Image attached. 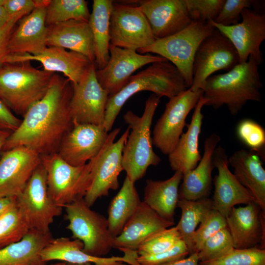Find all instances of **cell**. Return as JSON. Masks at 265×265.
<instances>
[{
  "label": "cell",
  "mask_w": 265,
  "mask_h": 265,
  "mask_svg": "<svg viewBox=\"0 0 265 265\" xmlns=\"http://www.w3.org/2000/svg\"><path fill=\"white\" fill-rule=\"evenodd\" d=\"M72 92L71 82L55 73L46 94L28 109L1 152L23 146L41 156L57 153L73 125L69 107Z\"/></svg>",
  "instance_id": "6da1fadb"
},
{
  "label": "cell",
  "mask_w": 265,
  "mask_h": 265,
  "mask_svg": "<svg viewBox=\"0 0 265 265\" xmlns=\"http://www.w3.org/2000/svg\"><path fill=\"white\" fill-rule=\"evenodd\" d=\"M260 64L252 56L239 63L227 73L211 76L202 87L206 106L217 109L226 106L231 114H238L249 101H261L263 83Z\"/></svg>",
  "instance_id": "7a4b0ae2"
},
{
  "label": "cell",
  "mask_w": 265,
  "mask_h": 265,
  "mask_svg": "<svg viewBox=\"0 0 265 265\" xmlns=\"http://www.w3.org/2000/svg\"><path fill=\"white\" fill-rule=\"evenodd\" d=\"M188 88L178 69L168 61L157 62L132 75L128 83L117 93L108 96L104 127L109 132L122 106L135 94L149 91L169 99Z\"/></svg>",
  "instance_id": "3957f363"
},
{
  "label": "cell",
  "mask_w": 265,
  "mask_h": 265,
  "mask_svg": "<svg viewBox=\"0 0 265 265\" xmlns=\"http://www.w3.org/2000/svg\"><path fill=\"white\" fill-rule=\"evenodd\" d=\"M54 74L33 67L30 61L4 63L0 66V100L23 117L46 94Z\"/></svg>",
  "instance_id": "277c9868"
},
{
  "label": "cell",
  "mask_w": 265,
  "mask_h": 265,
  "mask_svg": "<svg viewBox=\"0 0 265 265\" xmlns=\"http://www.w3.org/2000/svg\"><path fill=\"white\" fill-rule=\"evenodd\" d=\"M160 98L154 93L150 95L145 102L141 116L131 110L123 116L130 131L123 148L122 165L126 177L134 183L145 175L150 166H156L161 161L160 158L153 150L151 132Z\"/></svg>",
  "instance_id": "5b68a950"
},
{
  "label": "cell",
  "mask_w": 265,
  "mask_h": 265,
  "mask_svg": "<svg viewBox=\"0 0 265 265\" xmlns=\"http://www.w3.org/2000/svg\"><path fill=\"white\" fill-rule=\"evenodd\" d=\"M215 27L209 22L192 21L185 28L139 50L141 54L154 53L165 58L179 71L189 88L192 83V68L197 49Z\"/></svg>",
  "instance_id": "8992f818"
},
{
  "label": "cell",
  "mask_w": 265,
  "mask_h": 265,
  "mask_svg": "<svg viewBox=\"0 0 265 265\" xmlns=\"http://www.w3.org/2000/svg\"><path fill=\"white\" fill-rule=\"evenodd\" d=\"M93 159L83 165L74 166L57 153L41 156V164L46 172L48 192L55 205L64 208L84 198L91 182Z\"/></svg>",
  "instance_id": "52a82bcc"
},
{
  "label": "cell",
  "mask_w": 265,
  "mask_h": 265,
  "mask_svg": "<svg viewBox=\"0 0 265 265\" xmlns=\"http://www.w3.org/2000/svg\"><path fill=\"white\" fill-rule=\"evenodd\" d=\"M66 228L74 239L80 240L83 250L95 257H103L113 248L114 237L111 234L106 218L92 210L83 198L65 206Z\"/></svg>",
  "instance_id": "ba28073f"
},
{
  "label": "cell",
  "mask_w": 265,
  "mask_h": 265,
  "mask_svg": "<svg viewBox=\"0 0 265 265\" xmlns=\"http://www.w3.org/2000/svg\"><path fill=\"white\" fill-rule=\"evenodd\" d=\"M120 131V128H116L109 133L104 145L93 159L91 182L83 198L90 207L99 198L108 195L110 190L119 187L118 176L123 170V150L130 129L128 127L114 142Z\"/></svg>",
  "instance_id": "9c48e42d"
},
{
  "label": "cell",
  "mask_w": 265,
  "mask_h": 265,
  "mask_svg": "<svg viewBox=\"0 0 265 265\" xmlns=\"http://www.w3.org/2000/svg\"><path fill=\"white\" fill-rule=\"evenodd\" d=\"M202 89L188 88L169 99L164 110L156 123L152 142L165 155H169L177 145L186 125V118L203 96Z\"/></svg>",
  "instance_id": "30bf717a"
},
{
  "label": "cell",
  "mask_w": 265,
  "mask_h": 265,
  "mask_svg": "<svg viewBox=\"0 0 265 265\" xmlns=\"http://www.w3.org/2000/svg\"><path fill=\"white\" fill-rule=\"evenodd\" d=\"M110 45L138 51L156 40L149 23L136 5L113 2L110 18Z\"/></svg>",
  "instance_id": "8fae6325"
},
{
  "label": "cell",
  "mask_w": 265,
  "mask_h": 265,
  "mask_svg": "<svg viewBox=\"0 0 265 265\" xmlns=\"http://www.w3.org/2000/svg\"><path fill=\"white\" fill-rule=\"evenodd\" d=\"M16 200L31 229L49 232L54 219L62 213V208L55 205L49 195L46 172L41 163Z\"/></svg>",
  "instance_id": "7c38bea8"
},
{
  "label": "cell",
  "mask_w": 265,
  "mask_h": 265,
  "mask_svg": "<svg viewBox=\"0 0 265 265\" xmlns=\"http://www.w3.org/2000/svg\"><path fill=\"white\" fill-rule=\"evenodd\" d=\"M238 63L239 56L233 45L215 28L197 49L193 63L192 83L189 88L202 89L212 74L219 70L229 71Z\"/></svg>",
  "instance_id": "4fadbf2b"
},
{
  "label": "cell",
  "mask_w": 265,
  "mask_h": 265,
  "mask_svg": "<svg viewBox=\"0 0 265 265\" xmlns=\"http://www.w3.org/2000/svg\"><path fill=\"white\" fill-rule=\"evenodd\" d=\"M92 64L81 80L72 84L70 112L73 123L103 125L109 95L101 86Z\"/></svg>",
  "instance_id": "5bb4252c"
},
{
  "label": "cell",
  "mask_w": 265,
  "mask_h": 265,
  "mask_svg": "<svg viewBox=\"0 0 265 265\" xmlns=\"http://www.w3.org/2000/svg\"><path fill=\"white\" fill-rule=\"evenodd\" d=\"M241 21L237 24L225 26L209 22L227 38L237 50L239 63L253 57L260 65L263 61L260 46L265 39V15L250 8L242 11Z\"/></svg>",
  "instance_id": "9a60e30c"
},
{
  "label": "cell",
  "mask_w": 265,
  "mask_h": 265,
  "mask_svg": "<svg viewBox=\"0 0 265 265\" xmlns=\"http://www.w3.org/2000/svg\"><path fill=\"white\" fill-rule=\"evenodd\" d=\"M109 58L106 65L96 70V78L109 96L121 90L132 74L147 64L166 61L160 56L141 54L136 51L109 45Z\"/></svg>",
  "instance_id": "2e32d148"
},
{
  "label": "cell",
  "mask_w": 265,
  "mask_h": 265,
  "mask_svg": "<svg viewBox=\"0 0 265 265\" xmlns=\"http://www.w3.org/2000/svg\"><path fill=\"white\" fill-rule=\"evenodd\" d=\"M108 135L103 125L73 123L63 138L57 153L71 165H83L97 155Z\"/></svg>",
  "instance_id": "e0dca14e"
},
{
  "label": "cell",
  "mask_w": 265,
  "mask_h": 265,
  "mask_svg": "<svg viewBox=\"0 0 265 265\" xmlns=\"http://www.w3.org/2000/svg\"><path fill=\"white\" fill-rule=\"evenodd\" d=\"M41 163V156L27 147L3 151L0 159V196L18 195Z\"/></svg>",
  "instance_id": "ac0fdd59"
},
{
  "label": "cell",
  "mask_w": 265,
  "mask_h": 265,
  "mask_svg": "<svg viewBox=\"0 0 265 265\" xmlns=\"http://www.w3.org/2000/svg\"><path fill=\"white\" fill-rule=\"evenodd\" d=\"M214 167L218 171L214 177V186L212 201L214 209L226 217L235 205L255 202L250 192L230 170L226 151L221 146H217L213 155Z\"/></svg>",
  "instance_id": "d6986e66"
},
{
  "label": "cell",
  "mask_w": 265,
  "mask_h": 265,
  "mask_svg": "<svg viewBox=\"0 0 265 265\" xmlns=\"http://www.w3.org/2000/svg\"><path fill=\"white\" fill-rule=\"evenodd\" d=\"M136 3L156 40L178 32L192 21L185 0H136Z\"/></svg>",
  "instance_id": "ffe728a7"
},
{
  "label": "cell",
  "mask_w": 265,
  "mask_h": 265,
  "mask_svg": "<svg viewBox=\"0 0 265 265\" xmlns=\"http://www.w3.org/2000/svg\"><path fill=\"white\" fill-rule=\"evenodd\" d=\"M26 61L40 62L43 70L61 73L72 84L80 82L94 63L86 56L77 52L57 47H47L37 54H10L4 63Z\"/></svg>",
  "instance_id": "44dd1931"
},
{
  "label": "cell",
  "mask_w": 265,
  "mask_h": 265,
  "mask_svg": "<svg viewBox=\"0 0 265 265\" xmlns=\"http://www.w3.org/2000/svg\"><path fill=\"white\" fill-rule=\"evenodd\" d=\"M265 215L255 202L231 209L225 218L235 248H250L261 244L265 249Z\"/></svg>",
  "instance_id": "7402d4cb"
},
{
  "label": "cell",
  "mask_w": 265,
  "mask_h": 265,
  "mask_svg": "<svg viewBox=\"0 0 265 265\" xmlns=\"http://www.w3.org/2000/svg\"><path fill=\"white\" fill-rule=\"evenodd\" d=\"M82 242L65 237L53 238L42 250L41 257L47 263L60 261L66 264H94V265H139L136 251L123 250V256L99 257L90 255L83 250Z\"/></svg>",
  "instance_id": "603a6c76"
},
{
  "label": "cell",
  "mask_w": 265,
  "mask_h": 265,
  "mask_svg": "<svg viewBox=\"0 0 265 265\" xmlns=\"http://www.w3.org/2000/svg\"><path fill=\"white\" fill-rule=\"evenodd\" d=\"M174 225V222L162 218L141 201L121 233L114 238L113 248L121 251H136L141 244L151 235Z\"/></svg>",
  "instance_id": "cb8c5ba5"
},
{
  "label": "cell",
  "mask_w": 265,
  "mask_h": 265,
  "mask_svg": "<svg viewBox=\"0 0 265 265\" xmlns=\"http://www.w3.org/2000/svg\"><path fill=\"white\" fill-rule=\"evenodd\" d=\"M47 7H36L20 20L12 33L8 43L10 54H37L47 47Z\"/></svg>",
  "instance_id": "d4e9b609"
},
{
  "label": "cell",
  "mask_w": 265,
  "mask_h": 265,
  "mask_svg": "<svg viewBox=\"0 0 265 265\" xmlns=\"http://www.w3.org/2000/svg\"><path fill=\"white\" fill-rule=\"evenodd\" d=\"M220 136L212 133L205 140L204 153L197 166L183 175L179 189V199L197 200L208 197L212 185L213 155Z\"/></svg>",
  "instance_id": "484cf974"
},
{
  "label": "cell",
  "mask_w": 265,
  "mask_h": 265,
  "mask_svg": "<svg viewBox=\"0 0 265 265\" xmlns=\"http://www.w3.org/2000/svg\"><path fill=\"white\" fill-rule=\"evenodd\" d=\"M47 27V47H57L79 53L94 63V42L89 21L70 20Z\"/></svg>",
  "instance_id": "4316f807"
},
{
  "label": "cell",
  "mask_w": 265,
  "mask_h": 265,
  "mask_svg": "<svg viewBox=\"0 0 265 265\" xmlns=\"http://www.w3.org/2000/svg\"><path fill=\"white\" fill-rule=\"evenodd\" d=\"M207 101L202 96L194 107L187 131L182 133L174 150L168 155L170 166L175 172L184 175L193 169L201 159L198 141L204 118L202 110Z\"/></svg>",
  "instance_id": "83f0119b"
},
{
  "label": "cell",
  "mask_w": 265,
  "mask_h": 265,
  "mask_svg": "<svg viewBox=\"0 0 265 265\" xmlns=\"http://www.w3.org/2000/svg\"><path fill=\"white\" fill-rule=\"evenodd\" d=\"M262 159L256 153L246 149L235 152L228 162L238 180L254 196L256 203L265 212V170Z\"/></svg>",
  "instance_id": "f1b7e54d"
},
{
  "label": "cell",
  "mask_w": 265,
  "mask_h": 265,
  "mask_svg": "<svg viewBox=\"0 0 265 265\" xmlns=\"http://www.w3.org/2000/svg\"><path fill=\"white\" fill-rule=\"evenodd\" d=\"M53 238L51 231L31 229L20 240L0 249V265H46L41 252Z\"/></svg>",
  "instance_id": "f546056e"
},
{
  "label": "cell",
  "mask_w": 265,
  "mask_h": 265,
  "mask_svg": "<svg viewBox=\"0 0 265 265\" xmlns=\"http://www.w3.org/2000/svg\"><path fill=\"white\" fill-rule=\"evenodd\" d=\"M183 176L181 172L175 171L170 178L165 180H147L142 202L162 218L174 222Z\"/></svg>",
  "instance_id": "4dcf8cb0"
},
{
  "label": "cell",
  "mask_w": 265,
  "mask_h": 265,
  "mask_svg": "<svg viewBox=\"0 0 265 265\" xmlns=\"http://www.w3.org/2000/svg\"><path fill=\"white\" fill-rule=\"evenodd\" d=\"M113 1L94 0L89 23L93 34L96 69H101L109 58L110 18Z\"/></svg>",
  "instance_id": "1f68e13d"
},
{
  "label": "cell",
  "mask_w": 265,
  "mask_h": 265,
  "mask_svg": "<svg viewBox=\"0 0 265 265\" xmlns=\"http://www.w3.org/2000/svg\"><path fill=\"white\" fill-rule=\"evenodd\" d=\"M141 202L134 183L126 177L121 189L111 200L108 209V228L114 238L121 233Z\"/></svg>",
  "instance_id": "d6a6232c"
},
{
  "label": "cell",
  "mask_w": 265,
  "mask_h": 265,
  "mask_svg": "<svg viewBox=\"0 0 265 265\" xmlns=\"http://www.w3.org/2000/svg\"><path fill=\"white\" fill-rule=\"evenodd\" d=\"M177 207L181 210V216L176 227L191 254L193 253V235L197 225L212 209V199L207 197L197 200L179 199Z\"/></svg>",
  "instance_id": "836d02e7"
},
{
  "label": "cell",
  "mask_w": 265,
  "mask_h": 265,
  "mask_svg": "<svg viewBox=\"0 0 265 265\" xmlns=\"http://www.w3.org/2000/svg\"><path fill=\"white\" fill-rule=\"evenodd\" d=\"M90 13L84 0H50L46 8L47 26L70 20L89 21Z\"/></svg>",
  "instance_id": "e575fe53"
},
{
  "label": "cell",
  "mask_w": 265,
  "mask_h": 265,
  "mask_svg": "<svg viewBox=\"0 0 265 265\" xmlns=\"http://www.w3.org/2000/svg\"><path fill=\"white\" fill-rule=\"evenodd\" d=\"M31 229L16 203L0 216V249L20 240Z\"/></svg>",
  "instance_id": "d590c367"
},
{
  "label": "cell",
  "mask_w": 265,
  "mask_h": 265,
  "mask_svg": "<svg viewBox=\"0 0 265 265\" xmlns=\"http://www.w3.org/2000/svg\"><path fill=\"white\" fill-rule=\"evenodd\" d=\"M198 265H265V249L258 247L234 248L219 258L199 262Z\"/></svg>",
  "instance_id": "8d00e7d4"
},
{
  "label": "cell",
  "mask_w": 265,
  "mask_h": 265,
  "mask_svg": "<svg viewBox=\"0 0 265 265\" xmlns=\"http://www.w3.org/2000/svg\"><path fill=\"white\" fill-rule=\"evenodd\" d=\"M182 240L176 226L159 231L151 235L139 246L136 252L138 256L157 254L165 251Z\"/></svg>",
  "instance_id": "74e56055"
},
{
  "label": "cell",
  "mask_w": 265,
  "mask_h": 265,
  "mask_svg": "<svg viewBox=\"0 0 265 265\" xmlns=\"http://www.w3.org/2000/svg\"><path fill=\"white\" fill-rule=\"evenodd\" d=\"M237 134L249 150L265 159V130L261 125L252 119H243L237 126Z\"/></svg>",
  "instance_id": "f35d334b"
},
{
  "label": "cell",
  "mask_w": 265,
  "mask_h": 265,
  "mask_svg": "<svg viewBox=\"0 0 265 265\" xmlns=\"http://www.w3.org/2000/svg\"><path fill=\"white\" fill-rule=\"evenodd\" d=\"M234 248L232 239L227 227L222 229L208 239L198 252L199 262L219 258Z\"/></svg>",
  "instance_id": "ab89813d"
},
{
  "label": "cell",
  "mask_w": 265,
  "mask_h": 265,
  "mask_svg": "<svg viewBox=\"0 0 265 265\" xmlns=\"http://www.w3.org/2000/svg\"><path fill=\"white\" fill-rule=\"evenodd\" d=\"M226 227L225 217L217 211L211 210L193 235V253L199 252L207 239Z\"/></svg>",
  "instance_id": "60d3db41"
},
{
  "label": "cell",
  "mask_w": 265,
  "mask_h": 265,
  "mask_svg": "<svg viewBox=\"0 0 265 265\" xmlns=\"http://www.w3.org/2000/svg\"><path fill=\"white\" fill-rule=\"evenodd\" d=\"M225 0H185L191 21H214Z\"/></svg>",
  "instance_id": "b9f144b4"
},
{
  "label": "cell",
  "mask_w": 265,
  "mask_h": 265,
  "mask_svg": "<svg viewBox=\"0 0 265 265\" xmlns=\"http://www.w3.org/2000/svg\"><path fill=\"white\" fill-rule=\"evenodd\" d=\"M255 2L251 0H225L215 23L225 26L234 25L241 21V14L245 8H250Z\"/></svg>",
  "instance_id": "7bdbcfd3"
},
{
  "label": "cell",
  "mask_w": 265,
  "mask_h": 265,
  "mask_svg": "<svg viewBox=\"0 0 265 265\" xmlns=\"http://www.w3.org/2000/svg\"><path fill=\"white\" fill-rule=\"evenodd\" d=\"M188 255L187 247L181 240L169 250L153 255L138 256L137 261L139 265H159L186 258Z\"/></svg>",
  "instance_id": "ee69618b"
},
{
  "label": "cell",
  "mask_w": 265,
  "mask_h": 265,
  "mask_svg": "<svg viewBox=\"0 0 265 265\" xmlns=\"http://www.w3.org/2000/svg\"><path fill=\"white\" fill-rule=\"evenodd\" d=\"M24 17L20 15L10 16L7 23L0 28V66L3 64L8 55V43L10 37L17 22Z\"/></svg>",
  "instance_id": "f6af8a7d"
},
{
  "label": "cell",
  "mask_w": 265,
  "mask_h": 265,
  "mask_svg": "<svg viewBox=\"0 0 265 265\" xmlns=\"http://www.w3.org/2000/svg\"><path fill=\"white\" fill-rule=\"evenodd\" d=\"M3 6L10 16L25 17L37 7V0H5Z\"/></svg>",
  "instance_id": "bcb514c9"
},
{
  "label": "cell",
  "mask_w": 265,
  "mask_h": 265,
  "mask_svg": "<svg viewBox=\"0 0 265 265\" xmlns=\"http://www.w3.org/2000/svg\"><path fill=\"white\" fill-rule=\"evenodd\" d=\"M21 121L0 100V129L13 132L18 128Z\"/></svg>",
  "instance_id": "7dc6e473"
},
{
  "label": "cell",
  "mask_w": 265,
  "mask_h": 265,
  "mask_svg": "<svg viewBox=\"0 0 265 265\" xmlns=\"http://www.w3.org/2000/svg\"><path fill=\"white\" fill-rule=\"evenodd\" d=\"M199 262L197 252H194L187 258H184L159 265H198Z\"/></svg>",
  "instance_id": "c3c4849f"
},
{
  "label": "cell",
  "mask_w": 265,
  "mask_h": 265,
  "mask_svg": "<svg viewBox=\"0 0 265 265\" xmlns=\"http://www.w3.org/2000/svg\"><path fill=\"white\" fill-rule=\"evenodd\" d=\"M16 203V197L0 196V216Z\"/></svg>",
  "instance_id": "681fc988"
},
{
  "label": "cell",
  "mask_w": 265,
  "mask_h": 265,
  "mask_svg": "<svg viewBox=\"0 0 265 265\" xmlns=\"http://www.w3.org/2000/svg\"><path fill=\"white\" fill-rule=\"evenodd\" d=\"M10 18V16L4 9L3 5L0 4V28L7 23Z\"/></svg>",
  "instance_id": "f907efd6"
},
{
  "label": "cell",
  "mask_w": 265,
  "mask_h": 265,
  "mask_svg": "<svg viewBox=\"0 0 265 265\" xmlns=\"http://www.w3.org/2000/svg\"><path fill=\"white\" fill-rule=\"evenodd\" d=\"M11 132L7 130L0 129V152L2 151L4 144Z\"/></svg>",
  "instance_id": "816d5d0a"
},
{
  "label": "cell",
  "mask_w": 265,
  "mask_h": 265,
  "mask_svg": "<svg viewBox=\"0 0 265 265\" xmlns=\"http://www.w3.org/2000/svg\"><path fill=\"white\" fill-rule=\"evenodd\" d=\"M66 265H91L90 263H85L81 264H66Z\"/></svg>",
  "instance_id": "f5cc1de1"
},
{
  "label": "cell",
  "mask_w": 265,
  "mask_h": 265,
  "mask_svg": "<svg viewBox=\"0 0 265 265\" xmlns=\"http://www.w3.org/2000/svg\"><path fill=\"white\" fill-rule=\"evenodd\" d=\"M66 265V263H64V262H59V263H55V264H52V265Z\"/></svg>",
  "instance_id": "db71d44e"
},
{
  "label": "cell",
  "mask_w": 265,
  "mask_h": 265,
  "mask_svg": "<svg viewBox=\"0 0 265 265\" xmlns=\"http://www.w3.org/2000/svg\"><path fill=\"white\" fill-rule=\"evenodd\" d=\"M5 0H0V4L3 5L5 2Z\"/></svg>",
  "instance_id": "11a10c76"
}]
</instances>
